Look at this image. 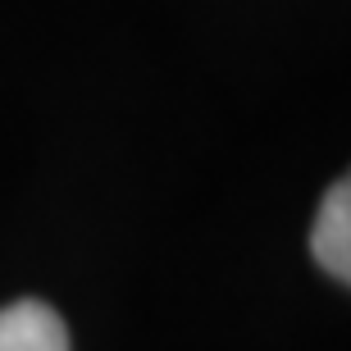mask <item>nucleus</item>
<instances>
[{"label": "nucleus", "instance_id": "f257e3e1", "mask_svg": "<svg viewBox=\"0 0 351 351\" xmlns=\"http://www.w3.org/2000/svg\"><path fill=\"white\" fill-rule=\"evenodd\" d=\"M311 251L319 269L333 274L338 283L351 278V187L347 178H338L319 201V215H315L311 228Z\"/></svg>", "mask_w": 351, "mask_h": 351}, {"label": "nucleus", "instance_id": "f03ea898", "mask_svg": "<svg viewBox=\"0 0 351 351\" xmlns=\"http://www.w3.org/2000/svg\"><path fill=\"white\" fill-rule=\"evenodd\" d=\"M0 351H69V328L46 301L23 297L0 311Z\"/></svg>", "mask_w": 351, "mask_h": 351}]
</instances>
